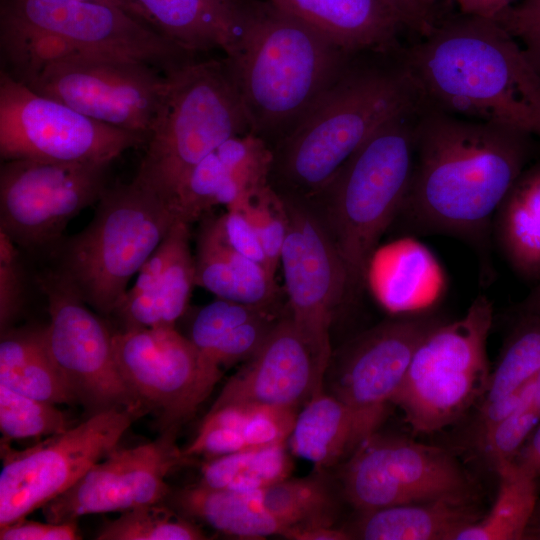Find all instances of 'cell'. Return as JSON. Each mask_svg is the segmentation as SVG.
Instances as JSON below:
<instances>
[{"label":"cell","mask_w":540,"mask_h":540,"mask_svg":"<svg viewBox=\"0 0 540 540\" xmlns=\"http://www.w3.org/2000/svg\"><path fill=\"white\" fill-rule=\"evenodd\" d=\"M234 206L245 212L255 228L266 255L268 269L275 276L288 230V216L282 196L268 184Z\"/></svg>","instance_id":"cell-38"},{"label":"cell","mask_w":540,"mask_h":540,"mask_svg":"<svg viewBox=\"0 0 540 540\" xmlns=\"http://www.w3.org/2000/svg\"><path fill=\"white\" fill-rule=\"evenodd\" d=\"M1 540H76L81 539L76 521L45 523L26 519L0 528Z\"/></svg>","instance_id":"cell-45"},{"label":"cell","mask_w":540,"mask_h":540,"mask_svg":"<svg viewBox=\"0 0 540 540\" xmlns=\"http://www.w3.org/2000/svg\"><path fill=\"white\" fill-rule=\"evenodd\" d=\"M166 500L184 516L239 538L285 537L289 530L284 522L264 508L259 491L236 492L197 483L170 492Z\"/></svg>","instance_id":"cell-27"},{"label":"cell","mask_w":540,"mask_h":540,"mask_svg":"<svg viewBox=\"0 0 540 540\" xmlns=\"http://www.w3.org/2000/svg\"><path fill=\"white\" fill-rule=\"evenodd\" d=\"M285 538L293 540H347L352 539L350 532L338 529L330 524H311L291 527Z\"/></svg>","instance_id":"cell-48"},{"label":"cell","mask_w":540,"mask_h":540,"mask_svg":"<svg viewBox=\"0 0 540 540\" xmlns=\"http://www.w3.org/2000/svg\"><path fill=\"white\" fill-rule=\"evenodd\" d=\"M291 470L283 442L209 458L202 465L199 483L216 489L255 492L288 478Z\"/></svg>","instance_id":"cell-32"},{"label":"cell","mask_w":540,"mask_h":540,"mask_svg":"<svg viewBox=\"0 0 540 540\" xmlns=\"http://www.w3.org/2000/svg\"><path fill=\"white\" fill-rule=\"evenodd\" d=\"M514 467L522 474L540 478V422L511 460Z\"/></svg>","instance_id":"cell-47"},{"label":"cell","mask_w":540,"mask_h":540,"mask_svg":"<svg viewBox=\"0 0 540 540\" xmlns=\"http://www.w3.org/2000/svg\"><path fill=\"white\" fill-rule=\"evenodd\" d=\"M82 1H97V2H103V3H108V4H113V5H116V6H119V1L118 0H82Z\"/></svg>","instance_id":"cell-54"},{"label":"cell","mask_w":540,"mask_h":540,"mask_svg":"<svg viewBox=\"0 0 540 540\" xmlns=\"http://www.w3.org/2000/svg\"><path fill=\"white\" fill-rule=\"evenodd\" d=\"M354 55L266 1L243 4L239 39L225 58L250 132L272 148Z\"/></svg>","instance_id":"cell-4"},{"label":"cell","mask_w":540,"mask_h":540,"mask_svg":"<svg viewBox=\"0 0 540 540\" xmlns=\"http://www.w3.org/2000/svg\"><path fill=\"white\" fill-rule=\"evenodd\" d=\"M531 136L457 116L422 101L414 126V161L401 211L415 229L483 237L525 169Z\"/></svg>","instance_id":"cell-1"},{"label":"cell","mask_w":540,"mask_h":540,"mask_svg":"<svg viewBox=\"0 0 540 540\" xmlns=\"http://www.w3.org/2000/svg\"><path fill=\"white\" fill-rule=\"evenodd\" d=\"M177 428L164 430L151 442L112 450L41 508L46 520L76 521L84 515L165 502L171 492L166 478L185 459L176 444Z\"/></svg>","instance_id":"cell-19"},{"label":"cell","mask_w":540,"mask_h":540,"mask_svg":"<svg viewBox=\"0 0 540 540\" xmlns=\"http://www.w3.org/2000/svg\"><path fill=\"white\" fill-rule=\"evenodd\" d=\"M492 321V303L480 295L461 318L439 323L422 339L392 400L414 431L443 429L485 394Z\"/></svg>","instance_id":"cell-9"},{"label":"cell","mask_w":540,"mask_h":540,"mask_svg":"<svg viewBox=\"0 0 540 540\" xmlns=\"http://www.w3.org/2000/svg\"><path fill=\"white\" fill-rule=\"evenodd\" d=\"M296 415V410L255 403L212 405L183 455L209 459L287 442Z\"/></svg>","instance_id":"cell-24"},{"label":"cell","mask_w":540,"mask_h":540,"mask_svg":"<svg viewBox=\"0 0 540 540\" xmlns=\"http://www.w3.org/2000/svg\"><path fill=\"white\" fill-rule=\"evenodd\" d=\"M535 539L540 540V533L535 537Z\"/></svg>","instance_id":"cell-55"},{"label":"cell","mask_w":540,"mask_h":540,"mask_svg":"<svg viewBox=\"0 0 540 540\" xmlns=\"http://www.w3.org/2000/svg\"><path fill=\"white\" fill-rule=\"evenodd\" d=\"M259 498L264 508L289 529L311 524L334 525V495L325 479L318 476L283 479L260 490Z\"/></svg>","instance_id":"cell-33"},{"label":"cell","mask_w":540,"mask_h":540,"mask_svg":"<svg viewBox=\"0 0 540 540\" xmlns=\"http://www.w3.org/2000/svg\"><path fill=\"white\" fill-rule=\"evenodd\" d=\"M215 218L226 242L237 252L263 265L270 273L262 243L245 212L234 206Z\"/></svg>","instance_id":"cell-44"},{"label":"cell","mask_w":540,"mask_h":540,"mask_svg":"<svg viewBox=\"0 0 540 540\" xmlns=\"http://www.w3.org/2000/svg\"><path fill=\"white\" fill-rule=\"evenodd\" d=\"M73 425L55 404L32 398L0 384L1 447L12 440L41 439Z\"/></svg>","instance_id":"cell-37"},{"label":"cell","mask_w":540,"mask_h":540,"mask_svg":"<svg viewBox=\"0 0 540 540\" xmlns=\"http://www.w3.org/2000/svg\"><path fill=\"white\" fill-rule=\"evenodd\" d=\"M148 28L184 51L233 53L243 22L238 0H118Z\"/></svg>","instance_id":"cell-23"},{"label":"cell","mask_w":540,"mask_h":540,"mask_svg":"<svg viewBox=\"0 0 540 540\" xmlns=\"http://www.w3.org/2000/svg\"><path fill=\"white\" fill-rule=\"evenodd\" d=\"M521 322L490 374L482 404L501 399L530 382L540 370V315Z\"/></svg>","instance_id":"cell-35"},{"label":"cell","mask_w":540,"mask_h":540,"mask_svg":"<svg viewBox=\"0 0 540 540\" xmlns=\"http://www.w3.org/2000/svg\"><path fill=\"white\" fill-rule=\"evenodd\" d=\"M272 308L217 298L197 312L189 339L199 353L205 352L227 331L272 312Z\"/></svg>","instance_id":"cell-40"},{"label":"cell","mask_w":540,"mask_h":540,"mask_svg":"<svg viewBox=\"0 0 540 540\" xmlns=\"http://www.w3.org/2000/svg\"><path fill=\"white\" fill-rule=\"evenodd\" d=\"M0 384L55 405L76 401L51 355L44 327L1 332Z\"/></svg>","instance_id":"cell-30"},{"label":"cell","mask_w":540,"mask_h":540,"mask_svg":"<svg viewBox=\"0 0 540 540\" xmlns=\"http://www.w3.org/2000/svg\"><path fill=\"white\" fill-rule=\"evenodd\" d=\"M17 244L0 231V328H10L19 315L25 296V278Z\"/></svg>","instance_id":"cell-42"},{"label":"cell","mask_w":540,"mask_h":540,"mask_svg":"<svg viewBox=\"0 0 540 540\" xmlns=\"http://www.w3.org/2000/svg\"><path fill=\"white\" fill-rule=\"evenodd\" d=\"M97 540H200L203 531L164 505V502L136 507L105 524Z\"/></svg>","instance_id":"cell-36"},{"label":"cell","mask_w":540,"mask_h":540,"mask_svg":"<svg viewBox=\"0 0 540 540\" xmlns=\"http://www.w3.org/2000/svg\"><path fill=\"white\" fill-rule=\"evenodd\" d=\"M18 81L91 119L147 138L168 77L142 62L65 55L40 64Z\"/></svg>","instance_id":"cell-10"},{"label":"cell","mask_w":540,"mask_h":540,"mask_svg":"<svg viewBox=\"0 0 540 540\" xmlns=\"http://www.w3.org/2000/svg\"><path fill=\"white\" fill-rule=\"evenodd\" d=\"M540 533V499L536 505L534 514L527 528L524 539H535Z\"/></svg>","instance_id":"cell-52"},{"label":"cell","mask_w":540,"mask_h":540,"mask_svg":"<svg viewBox=\"0 0 540 540\" xmlns=\"http://www.w3.org/2000/svg\"><path fill=\"white\" fill-rule=\"evenodd\" d=\"M37 282L48 304L46 341L75 400L91 415L112 408L143 414L145 407L117 367L112 334L70 280L52 270L41 274Z\"/></svg>","instance_id":"cell-13"},{"label":"cell","mask_w":540,"mask_h":540,"mask_svg":"<svg viewBox=\"0 0 540 540\" xmlns=\"http://www.w3.org/2000/svg\"><path fill=\"white\" fill-rule=\"evenodd\" d=\"M403 61L427 105L540 138V73L496 20H449Z\"/></svg>","instance_id":"cell-2"},{"label":"cell","mask_w":540,"mask_h":540,"mask_svg":"<svg viewBox=\"0 0 540 540\" xmlns=\"http://www.w3.org/2000/svg\"><path fill=\"white\" fill-rule=\"evenodd\" d=\"M409 17L412 26L423 27L424 16L438 0H396Z\"/></svg>","instance_id":"cell-50"},{"label":"cell","mask_w":540,"mask_h":540,"mask_svg":"<svg viewBox=\"0 0 540 540\" xmlns=\"http://www.w3.org/2000/svg\"><path fill=\"white\" fill-rule=\"evenodd\" d=\"M518 312L520 316L540 315V283L519 304Z\"/></svg>","instance_id":"cell-51"},{"label":"cell","mask_w":540,"mask_h":540,"mask_svg":"<svg viewBox=\"0 0 540 540\" xmlns=\"http://www.w3.org/2000/svg\"><path fill=\"white\" fill-rule=\"evenodd\" d=\"M356 55L272 147L269 184L279 194L313 198L380 126L421 103L403 60L359 64Z\"/></svg>","instance_id":"cell-3"},{"label":"cell","mask_w":540,"mask_h":540,"mask_svg":"<svg viewBox=\"0 0 540 540\" xmlns=\"http://www.w3.org/2000/svg\"><path fill=\"white\" fill-rule=\"evenodd\" d=\"M178 219L171 201L136 179L107 187L91 222L61 245L58 270L89 306L113 314Z\"/></svg>","instance_id":"cell-8"},{"label":"cell","mask_w":540,"mask_h":540,"mask_svg":"<svg viewBox=\"0 0 540 540\" xmlns=\"http://www.w3.org/2000/svg\"><path fill=\"white\" fill-rule=\"evenodd\" d=\"M365 440L353 412L331 393L314 394L296 419L288 438L291 452L327 468Z\"/></svg>","instance_id":"cell-29"},{"label":"cell","mask_w":540,"mask_h":540,"mask_svg":"<svg viewBox=\"0 0 540 540\" xmlns=\"http://www.w3.org/2000/svg\"><path fill=\"white\" fill-rule=\"evenodd\" d=\"M281 196L288 216L280 264L289 316L310 345L324 377L332 357L330 325L337 307L351 290L349 274L312 203Z\"/></svg>","instance_id":"cell-15"},{"label":"cell","mask_w":540,"mask_h":540,"mask_svg":"<svg viewBox=\"0 0 540 540\" xmlns=\"http://www.w3.org/2000/svg\"><path fill=\"white\" fill-rule=\"evenodd\" d=\"M112 346L123 380L146 410L158 412L163 430L192 417L215 386L175 327L124 328L112 334Z\"/></svg>","instance_id":"cell-17"},{"label":"cell","mask_w":540,"mask_h":540,"mask_svg":"<svg viewBox=\"0 0 540 540\" xmlns=\"http://www.w3.org/2000/svg\"><path fill=\"white\" fill-rule=\"evenodd\" d=\"M141 415L132 409L112 408L25 450L1 447L0 528L25 519L70 488L117 448Z\"/></svg>","instance_id":"cell-11"},{"label":"cell","mask_w":540,"mask_h":540,"mask_svg":"<svg viewBox=\"0 0 540 540\" xmlns=\"http://www.w3.org/2000/svg\"><path fill=\"white\" fill-rule=\"evenodd\" d=\"M462 15L496 20L515 0H455Z\"/></svg>","instance_id":"cell-49"},{"label":"cell","mask_w":540,"mask_h":540,"mask_svg":"<svg viewBox=\"0 0 540 540\" xmlns=\"http://www.w3.org/2000/svg\"><path fill=\"white\" fill-rule=\"evenodd\" d=\"M167 77L134 179L175 205L191 170L224 141L250 128L225 57L190 60Z\"/></svg>","instance_id":"cell-7"},{"label":"cell","mask_w":540,"mask_h":540,"mask_svg":"<svg viewBox=\"0 0 540 540\" xmlns=\"http://www.w3.org/2000/svg\"><path fill=\"white\" fill-rule=\"evenodd\" d=\"M533 391V379L517 391L493 402L482 404L480 410V438L512 414Z\"/></svg>","instance_id":"cell-46"},{"label":"cell","mask_w":540,"mask_h":540,"mask_svg":"<svg viewBox=\"0 0 540 540\" xmlns=\"http://www.w3.org/2000/svg\"><path fill=\"white\" fill-rule=\"evenodd\" d=\"M531 397L480 438L481 449L494 466L511 461L539 424L540 414L531 404Z\"/></svg>","instance_id":"cell-41"},{"label":"cell","mask_w":540,"mask_h":540,"mask_svg":"<svg viewBox=\"0 0 540 540\" xmlns=\"http://www.w3.org/2000/svg\"><path fill=\"white\" fill-rule=\"evenodd\" d=\"M0 47L1 69L18 80L65 55L137 61L165 73L195 59L121 7L82 0H1Z\"/></svg>","instance_id":"cell-5"},{"label":"cell","mask_w":540,"mask_h":540,"mask_svg":"<svg viewBox=\"0 0 540 540\" xmlns=\"http://www.w3.org/2000/svg\"><path fill=\"white\" fill-rule=\"evenodd\" d=\"M323 380L310 345L286 316L228 380L213 405L255 403L296 410L323 391Z\"/></svg>","instance_id":"cell-20"},{"label":"cell","mask_w":540,"mask_h":540,"mask_svg":"<svg viewBox=\"0 0 540 540\" xmlns=\"http://www.w3.org/2000/svg\"><path fill=\"white\" fill-rule=\"evenodd\" d=\"M531 404L540 414V370L533 378V392L531 397Z\"/></svg>","instance_id":"cell-53"},{"label":"cell","mask_w":540,"mask_h":540,"mask_svg":"<svg viewBox=\"0 0 540 540\" xmlns=\"http://www.w3.org/2000/svg\"><path fill=\"white\" fill-rule=\"evenodd\" d=\"M499 488L490 511L462 529L455 540H521L538 503V479L518 471L511 461L496 464Z\"/></svg>","instance_id":"cell-31"},{"label":"cell","mask_w":540,"mask_h":540,"mask_svg":"<svg viewBox=\"0 0 540 540\" xmlns=\"http://www.w3.org/2000/svg\"><path fill=\"white\" fill-rule=\"evenodd\" d=\"M196 286L189 223L178 219L137 273L113 314L124 328L175 327Z\"/></svg>","instance_id":"cell-21"},{"label":"cell","mask_w":540,"mask_h":540,"mask_svg":"<svg viewBox=\"0 0 540 540\" xmlns=\"http://www.w3.org/2000/svg\"><path fill=\"white\" fill-rule=\"evenodd\" d=\"M439 323L427 314L400 316L359 335L339 353L331 394L353 412L365 440L383 421L416 348Z\"/></svg>","instance_id":"cell-18"},{"label":"cell","mask_w":540,"mask_h":540,"mask_svg":"<svg viewBox=\"0 0 540 540\" xmlns=\"http://www.w3.org/2000/svg\"><path fill=\"white\" fill-rule=\"evenodd\" d=\"M146 140L141 134L91 119L0 70V155L4 161L111 163Z\"/></svg>","instance_id":"cell-12"},{"label":"cell","mask_w":540,"mask_h":540,"mask_svg":"<svg viewBox=\"0 0 540 540\" xmlns=\"http://www.w3.org/2000/svg\"><path fill=\"white\" fill-rule=\"evenodd\" d=\"M196 286L217 298L273 307L278 298L275 276L258 262L233 249L215 217L203 220L196 242Z\"/></svg>","instance_id":"cell-25"},{"label":"cell","mask_w":540,"mask_h":540,"mask_svg":"<svg viewBox=\"0 0 540 540\" xmlns=\"http://www.w3.org/2000/svg\"><path fill=\"white\" fill-rule=\"evenodd\" d=\"M110 164L4 161L0 169V231L25 248L58 244L70 220L106 190Z\"/></svg>","instance_id":"cell-14"},{"label":"cell","mask_w":540,"mask_h":540,"mask_svg":"<svg viewBox=\"0 0 540 540\" xmlns=\"http://www.w3.org/2000/svg\"><path fill=\"white\" fill-rule=\"evenodd\" d=\"M278 320L272 312L267 313L227 331L208 350L198 352L208 378L216 384L222 368L252 357Z\"/></svg>","instance_id":"cell-39"},{"label":"cell","mask_w":540,"mask_h":540,"mask_svg":"<svg viewBox=\"0 0 540 540\" xmlns=\"http://www.w3.org/2000/svg\"><path fill=\"white\" fill-rule=\"evenodd\" d=\"M481 517L475 498H442L362 512L350 533L365 540H455Z\"/></svg>","instance_id":"cell-26"},{"label":"cell","mask_w":540,"mask_h":540,"mask_svg":"<svg viewBox=\"0 0 540 540\" xmlns=\"http://www.w3.org/2000/svg\"><path fill=\"white\" fill-rule=\"evenodd\" d=\"M421 103L380 126L312 203L346 265L351 288L367 278L380 237L398 217L410 185Z\"/></svg>","instance_id":"cell-6"},{"label":"cell","mask_w":540,"mask_h":540,"mask_svg":"<svg viewBox=\"0 0 540 540\" xmlns=\"http://www.w3.org/2000/svg\"><path fill=\"white\" fill-rule=\"evenodd\" d=\"M347 500L361 512L442 498H474L473 485L446 450L374 433L342 472Z\"/></svg>","instance_id":"cell-16"},{"label":"cell","mask_w":540,"mask_h":540,"mask_svg":"<svg viewBox=\"0 0 540 540\" xmlns=\"http://www.w3.org/2000/svg\"><path fill=\"white\" fill-rule=\"evenodd\" d=\"M496 21L516 39L540 73V0H522L510 6Z\"/></svg>","instance_id":"cell-43"},{"label":"cell","mask_w":540,"mask_h":540,"mask_svg":"<svg viewBox=\"0 0 540 540\" xmlns=\"http://www.w3.org/2000/svg\"><path fill=\"white\" fill-rule=\"evenodd\" d=\"M230 169L217 149L202 159L188 174L175 196L181 220L191 223L217 205L230 208L244 198Z\"/></svg>","instance_id":"cell-34"},{"label":"cell","mask_w":540,"mask_h":540,"mask_svg":"<svg viewBox=\"0 0 540 540\" xmlns=\"http://www.w3.org/2000/svg\"><path fill=\"white\" fill-rule=\"evenodd\" d=\"M493 221L511 268L527 281L540 280V162L520 173Z\"/></svg>","instance_id":"cell-28"},{"label":"cell","mask_w":540,"mask_h":540,"mask_svg":"<svg viewBox=\"0 0 540 540\" xmlns=\"http://www.w3.org/2000/svg\"><path fill=\"white\" fill-rule=\"evenodd\" d=\"M350 54L390 52L411 21L396 0H264Z\"/></svg>","instance_id":"cell-22"}]
</instances>
